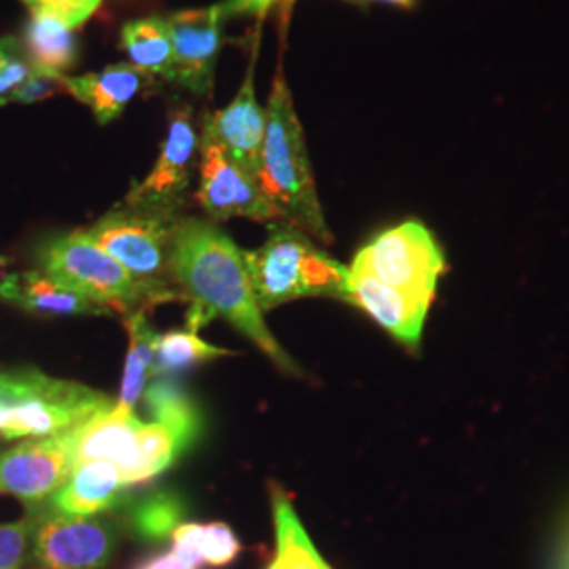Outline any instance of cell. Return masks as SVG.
<instances>
[{
  "mask_svg": "<svg viewBox=\"0 0 569 569\" xmlns=\"http://www.w3.org/2000/svg\"><path fill=\"white\" fill-rule=\"evenodd\" d=\"M142 420L133 409L114 403L87 418L74 432L77 467L93 460H108L121 470V479L129 472L136 456V435Z\"/></svg>",
  "mask_w": 569,
  "mask_h": 569,
  "instance_id": "e0dca14e",
  "label": "cell"
},
{
  "mask_svg": "<svg viewBox=\"0 0 569 569\" xmlns=\"http://www.w3.org/2000/svg\"><path fill=\"white\" fill-rule=\"evenodd\" d=\"M171 279L182 302L188 305V331H197L222 317L274 366L300 376L298 363L266 327L249 281L244 251L220 226L201 218L178 220L171 249Z\"/></svg>",
  "mask_w": 569,
  "mask_h": 569,
  "instance_id": "6da1fadb",
  "label": "cell"
},
{
  "mask_svg": "<svg viewBox=\"0 0 569 569\" xmlns=\"http://www.w3.org/2000/svg\"><path fill=\"white\" fill-rule=\"evenodd\" d=\"M258 49H260V32H256L253 37L251 58H249L247 74L239 93L224 110L204 114L203 131H201L218 143L226 154L253 180L258 176L266 133V110L258 103L256 84H253Z\"/></svg>",
  "mask_w": 569,
  "mask_h": 569,
  "instance_id": "4fadbf2b",
  "label": "cell"
},
{
  "mask_svg": "<svg viewBox=\"0 0 569 569\" xmlns=\"http://www.w3.org/2000/svg\"><path fill=\"white\" fill-rule=\"evenodd\" d=\"M34 512L32 557L42 569H102L119 542V529L100 517Z\"/></svg>",
  "mask_w": 569,
  "mask_h": 569,
  "instance_id": "ba28073f",
  "label": "cell"
},
{
  "mask_svg": "<svg viewBox=\"0 0 569 569\" xmlns=\"http://www.w3.org/2000/svg\"><path fill=\"white\" fill-rule=\"evenodd\" d=\"M20 42L32 70L42 74L63 77L81 58V42L77 32L60 18L44 11H30V20L23 26Z\"/></svg>",
  "mask_w": 569,
  "mask_h": 569,
  "instance_id": "d6986e66",
  "label": "cell"
},
{
  "mask_svg": "<svg viewBox=\"0 0 569 569\" xmlns=\"http://www.w3.org/2000/svg\"><path fill=\"white\" fill-rule=\"evenodd\" d=\"M256 182L279 211L281 222L300 228L321 243H331L333 237L321 211L306 150L305 129L281 68L266 106L264 143Z\"/></svg>",
  "mask_w": 569,
  "mask_h": 569,
  "instance_id": "7a4b0ae2",
  "label": "cell"
},
{
  "mask_svg": "<svg viewBox=\"0 0 569 569\" xmlns=\"http://www.w3.org/2000/svg\"><path fill=\"white\" fill-rule=\"evenodd\" d=\"M274 2L279 0H226L222 2V13H224V20L239 18V16H253L262 20Z\"/></svg>",
  "mask_w": 569,
  "mask_h": 569,
  "instance_id": "4dcf8cb0",
  "label": "cell"
},
{
  "mask_svg": "<svg viewBox=\"0 0 569 569\" xmlns=\"http://www.w3.org/2000/svg\"><path fill=\"white\" fill-rule=\"evenodd\" d=\"M199 154V133L192 122V110L178 103L169 114L167 136L150 173L136 183L122 203L178 213L192 183Z\"/></svg>",
  "mask_w": 569,
  "mask_h": 569,
  "instance_id": "30bf717a",
  "label": "cell"
},
{
  "mask_svg": "<svg viewBox=\"0 0 569 569\" xmlns=\"http://www.w3.org/2000/svg\"><path fill=\"white\" fill-rule=\"evenodd\" d=\"M30 11H44L79 30L100 9L102 0H21Z\"/></svg>",
  "mask_w": 569,
  "mask_h": 569,
  "instance_id": "f1b7e54d",
  "label": "cell"
},
{
  "mask_svg": "<svg viewBox=\"0 0 569 569\" xmlns=\"http://www.w3.org/2000/svg\"><path fill=\"white\" fill-rule=\"evenodd\" d=\"M77 468L72 428L23 441L0 453V491L11 493L30 509L42 507Z\"/></svg>",
  "mask_w": 569,
  "mask_h": 569,
  "instance_id": "9c48e42d",
  "label": "cell"
},
{
  "mask_svg": "<svg viewBox=\"0 0 569 569\" xmlns=\"http://www.w3.org/2000/svg\"><path fill=\"white\" fill-rule=\"evenodd\" d=\"M0 300L42 319L110 315L106 308L89 300L79 289L61 283L42 270L2 274Z\"/></svg>",
  "mask_w": 569,
  "mask_h": 569,
  "instance_id": "9a60e30c",
  "label": "cell"
},
{
  "mask_svg": "<svg viewBox=\"0 0 569 569\" xmlns=\"http://www.w3.org/2000/svg\"><path fill=\"white\" fill-rule=\"evenodd\" d=\"M201 183L197 201L211 220L249 218L256 222H279V211L258 188V182L244 173L224 150L209 136L199 138Z\"/></svg>",
  "mask_w": 569,
  "mask_h": 569,
  "instance_id": "8fae6325",
  "label": "cell"
},
{
  "mask_svg": "<svg viewBox=\"0 0 569 569\" xmlns=\"http://www.w3.org/2000/svg\"><path fill=\"white\" fill-rule=\"evenodd\" d=\"M346 302L361 308L369 319H373L397 342L409 348H418L420 345L430 305L380 283L376 277L355 266L348 268Z\"/></svg>",
  "mask_w": 569,
  "mask_h": 569,
  "instance_id": "5bb4252c",
  "label": "cell"
},
{
  "mask_svg": "<svg viewBox=\"0 0 569 569\" xmlns=\"http://www.w3.org/2000/svg\"><path fill=\"white\" fill-rule=\"evenodd\" d=\"M266 569H281V566H279L277 561H272V563H270V566H268Z\"/></svg>",
  "mask_w": 569,
  "mask_h": 569,
  "instance_id": "e575fe53",
  "label": "cell"
},
{
  "mask_svg": "<svg viewBox=\"0 0 569 569\" xmlns=\"http://www.w3.org/2000/svg\"><path fill=\"white\" fill-rule=\"evenodd\" d=\"M112 406L102 392L39 369L0 371V439L60 435Z\"/></svg>",
  "mask_w": 569,
  "mask_h": 569,
  "instance_id": "5b68a950",
  "label": "cell"
},
{
  "mask_svg": "<svg viewBox=\"0 0 569 569\" xmlns=\"http://www.w3.org/2000/svg\"><path fill=\"white\" fill-rule=\"evenodd\" d=\"M169 540L171 550L192 569L228 568L243 552L234 529L222 521L182 523Z\"/></svg>",
  "mask_w": 569,
  "mask_h": 569,
  "instance_id": "44dd1931",
  "label": "cell"
},
{
  "mask_svg": "<svg viewBox=\"0 0 569 569\" xmlns=\"http://www.w3.org/2000/svg\"><path fill=\"white\" fill-rule=\"evenodd\" d=\"M178 220L180 216L171 211L121 203L87 228V234L127 270L140 287L146 306L182 302L171 279Z\"/></svg>",
  "mask_w": 569,
  "mask_h": 569,
  "instance_id": "277c9868",
  "label": "cell"
},
{
  "mask_svg": "<svg viewBox=\"0 0 569 569\" xmlns=\"http://www.w3.org/2000/svg\"><path fill=\"white\" fill-rule=\"evenodd\" d=\"M131 569H192L186 566L182 559L173 552V550H164V552H157L148 559H142L140 563H136Z\"/></svg>",
  "mask_w": 569,
  "mask_h": 569,
  "instance_id": "1f68e13d",
  "label": "cell"
},
{
  "mask_svg": "<svg viewBox=\"0 0 569 569\" xmlns=\"http://www.w3.org/2000/svg\"><path fill=\"white\" fill-rule=\"evenodd\" d=\"M124 329L129 333V352L122 371L121 397L119 406L136 409L142 399L148 376L152 373L154 348L159 333L150 326L146 310H133L124 319Z\"/></svg>",
  "mask_w": 569,
  "mask_h": 569,
  "instance_id": "603a6c76",
  "label": "cell"
},
{
  "mask_svg": "<svg viewBox=\"0 0 569 569\" xmlns=\"http://www.w3.org/2000/svg\"><path fill=\"white\" fill-rule=\"evenodd\" d=\"M32 74V66L26 60L21 42L16 37L0 39V106L11 103L13 93Z\"/></svg>",
  "mask_w": 569,
  "mask_h": 569,
  "instance_id": "4316f807",
  "label": "cell"
},
{
  "mask_svg": "<svg viewBox=\"0 0 569 569\" xmlns=\"http://www.w3.org/2000/svg\"><path fill=\"white\" fill-rule=\"evenodd\" d=\"M9 262H11L9 258H2V256H0V270H2V268H7V266H9Z\"/></svg>",
  "mask_w": 569,
  "mask_h": 569,
  "instance_id": "836d02e7",
  "label": "cell"
},
{
  "mask_svg": "<svg viewBox=\"0 0 569 569\" xmlns=\"http://www.w3.org/2000/svg\"><path fill=\"white\" fill-rule=\"evenodd\" d=\"M249 281L260 310L300 300L336 298L346 302L348 268L287 222L270 224L266 243L244 253Z\"/></svg>",
  "mask_w": 569,
  "mask_h": 569,
  "instance_id": "3957f363",
  "label": "cell"
},
{
  "mask_svg": "<svg viewBox=\"0 0 569 569\" xmlns=\"http://www.w3.org/2000/svg\"><path fill=\"white\" fill-rule=\"evenodd\" d=\"M129 491L117 465L93 460L74 468L70 479L39 509L68 517H98L124 505Z\"/></svg>",
  "mask_w": 569,
  "mask_h": 569,
  "instance_id": "2e32d148",
  "label": "cell"
},
{
  "mask_svg": "<svg viewBox=\"0 0 569 569\" xmlns=\"http://www.w3.org/2000/svg\"><path fill=\"white\" fill-rule=\"evenodd\" d=\"M34 512L13 523H0V569H21L34 533Z\"/></svg>",
  "mask_w": 569,
  "mask_h": 569,
  "instance_id": "83f0119b",
  "label": "cell"
},
{
  "mask_svg": "<svg viewBox=\"0 0 569 569\" xmlns=\"http://www.w3.org/2000/svg\"><path fill=\"white\" fill-rule=\"evenodd\" d=\"M164 20L169 26L176 58L171 82L194 96H207L213 89L216 63L224 44L222 4L176 11Z\"/></svg>",
  "mask_w": 569,
  "mask_h": 569,
  "instance_id": "7c38bea8",
  "label": "cell"
},
{
  "mask_svg": "<svg viewBox=\"0 0 569 569\" xmlns=\"http://www.w3.org/2000/svg\"><path fill=\"white\" fill-rule=\"evenodd\" d=\"M352 266L409 298L432 305L439 279L446 272V258L427 226L409 220L369 241Z\"/></svg>",
  "mask_w": 569,
  "mask_h": 569,
  "instance_id": "52a82bcc",
  "label": "cell"
},
{
  "mask_svg": "<svg viewBox=\"0 0 569 569\" xmlns=\"http://www.w3.org/2000/svg\"><path fill=\"white\" fill-rule=\"evenodd\" d=\"M188 505L173 489H154L129 509V528L146 542L161 545L186 519Z\"/></svg>",
  "mask_w": 569,
  "mask_h": 569,
  "instance_id": "cb8c5ba5",
  "label": "cell"
},
{
  "mask_svg": "<svg viewBox=\"0 0 569 569\" xmlns=\"http://www.w3.org/2000/svg\"><path fill=\"white\" fill-rule=\"evenodd\" d=\"M39 270L79 289L89 300L112 312L146 310L142 291L114 258L93 243L87 230L60 232L42 239L34 249Z\"/></svg>",
  "mask_w": 569,
  "mask_h": 569,
  "instance_id": "8992f818",
  "label": "cell"
},
{
  "mask_svg": "<svg viewBox=\"0 0 569 569\" xmlns=\"http://www.w3.org/2000/svg\"><path fill=\"white\" fill-rule=\"evenodd\" d=\"M150 74L131 63H112L82 77H63L66 93L91 108L100 124L117 121L122 110L152 84Z\"/></svg>",
  "mask_w": 569,
  "mask_h": 569,
  "instance_id": "ac0fdd59",
  "label": "cell"
},
{
  "mask_svg": "<svg viewBox=\"0 0 569 569\" xmlns=\"http://www.w3.org/2000/svg\"><path fill=\"white\" fill-rule=\"evenodd\" d=\"M58 93H66L63 77H51V74H42V72L32 70L28 81L23 82L20 89L13 93L11 103L42 102V100H49Z\"/></svg>",
  "mask_w": 569,
  "mask_h": 569,
  "instance_id": "f546056e",
  "label": "cell"
},
{
  "mask_svg": "<svg viewBox=\"0 0 569 569\" xmlns=\"http://www.w3.org/2000/svg\"><path fill=\"white\" fill-rule=\"evenodd\" d=\"M143 406L157 425H163L173 435L180 456L201 441L203 413L194 397L180 382L157 378L143 390Z\"/></svg>",
  "mask_w": 569,
  "mask_h": 569,
  "instance_id": "ffe728a7",
  "label": "cell"
},
{
  "mask_svg": "<svg viewBox=\"0 0 569 569\" xmlns=\"http://www.w3.org/2000/svg\"><path fill=\"white\" fill-rule=\"evenodd\" d=\"M234 355L220 346L207 345L197 336V331H167L159 336L154 348L152 373L157 378L183 373L192 367L201 366L213 359H222Z\"/></svg>",
  "mask_w": 569,
  "mask_h": 569,
  "instance_id": "d4e9b609",
  "label": "cell"
},
{
  "mask_svg": "<svg viewBox=\"0 0 569 569\" xmlns=\"http://www.w3.org/2000/svg\"><path fill=\"white\" fill-rule=\"evenodd\" d=\"M380 2L397 4V7H413V2H416V0H380Z\"/></svg>",
  "mask_w": 569,
  "mask_h": 569,
  "instance_id": "d6a6232c",
  "label": "cell"
},
{
  "mask_svg": "<svg viewBox=\"0 0 569 569\" xmlns=\"http://www.w3.org/2000/svg\"><path fill=\"white\" fill-rule=\"evenodd\" d=\"M180 458L173 435L163 425H142L136 435V456L122 483L129 489L143 486L163 475Z\"/></svg>",
  "mask_w": 569,
  "mask_h": 569,
  "instance_id": "484cf974",
  "label": "cell"
},
{
  "mask_svg": "<svg viewBox=\"0 0 569 569\" xmlns=\"http://www.w3.org/2000/svg\"><path fill=\"white\" fill-rule=\"evenodd\" d=\"M119 44L131 66L150 77H163L164 81L173 79V42L167 20L161 16L127 21L121 28Z\"/></svg>",
  "mask_w": 569,
  "mask_h": 569,
  "instance_id": "7402d4cb",
  "label": "cell"
}]
</instances>
